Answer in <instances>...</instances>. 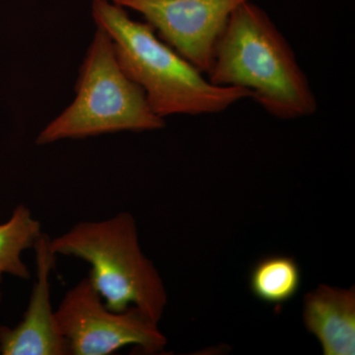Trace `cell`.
Masks as SVG:
<instances>
[{"label":"cell","mask_w":355,"mask_h":355,"mask_svg":"<svg viewBox=\"0 0 355 355\" xmlns=\"http://www.w3.org/2000/svg\"><path fill=\"white\" fill-rule=\"evenodd\" d=\"M207 76L214 85L251 91L252 99L282 120L305 118L318 110L293 49L266 11L252 1L231 14Z\"/></svg>","instance_id":"cell-1"},{"label":"cell","mask_w":355,"mask_h":355,"mask_svg":"<svg viewBox=\"0 0 355 355\" xmlns=\"http://www.w3.org/2000/svg\"><path fill=\"white\" fill-rule=\"evenodd\" d=\"M92 17L108 33L119 64L142 89L160 118L174 114H218L253 93L214 85L205 74L163 42L148 23L135 21L112 0H93Z\"/></svg>","instance_id":"cell-2"},{"label":"cell","mask_w":355,"mask_h":355,"mask_svg":"<svg viewBox=\"0 0 355 355\" xmlns=\"http://www.w3.org/2000/svg\"><path fill=\"white\" fill-rule=\"evenodd\" d=\"M53 253L91 266L90 277L108 309L137 307L159 324L168 303L164 282L142 253L135 217L123 211L98 221H81L51 239Z\"/></svg>","instance_id":"cell-3"},{"label":"cell","mask_w":355,"mask_h":355,"mask_svg":"<svg viewBox=\"0 0 355 355\" xmlns=\"http://www.w3.org/2000/svg\"><path fill=\"white\" fill-rule=\"evenodd\" d=\"M76 99L37 137L39 146L119 132H147L165 127L144 91L119 64L108 33L96 26L76 85Z\"/></svg>","instance_id":"cell-4"},{"label":"cell","mask_w":355,"mask_h":355,"mask_svg":"<svg viewBox=\"0 0 355 355\" xmlns=\"http://www.w3.org/2000/svg\"><path fill=\"white\" fill-rule=\"evenodd\" d=\"M55 320L71 355H109L128 345L153 354L167 345L158 324L137 307L108 309L89 277L67 292Z\"/></svg>","instance_id":"cell-5"},{"label":"cell","mask_w":355,"mask_h":355,"mask_svg":"<svg viewBox=\"0 0 355 355\" xmlns=\"http://www.w3.org/2000/svg\"><path fill=\"white\" fill-rule=\"evenodd\" d=\"M144 16L159 38L203 74L231 14L252 0H112Z\"/></svg>","instance_id":"cell-6"},{"label":"cell","mask_w":355,"mask_h":355,"mask_svg":"<svg viewBox=\"0 0 355 355\" xmlns=\"http://www.w3.org/2000/svg\"><path fill=\"white\" fill-rule=\"evenodd\" d=\"M36 282L22 321L15 327L0 326L2 355H69L67 340L58 331L51 301V275L57 254L51 238L42 233L34 247Z\"/></svg>","instance_id":"cell-7"},{"label":"cell","mask_w":355,"mask_h":355,"mask_svg":"<svg viewBox=\"0 0 355 355\" xmlns=\"http://www.w3.org/2000/svg\"><path fill=\"white\" fill-rule=\"evenodd\" d=\"M303 323L324 355L355 354V288L321 284L306 294Z\"/></svg>","instance_id":"cell-8"},{"label":"cell","mask_w":355,"mask_h":355,"mask_svg":"<svg viewBox=\"0 0 355 355\" xmlns=\"http://www.w3.org/2000/svg\"><path fill=\"white\" fill-rule=\"evenodd\" d=\"M300 266L292 257L275 254L261 259L250 275V289L254 297L266 304L282 307L300 289Z\"/></svg>","instance_id":"cell-9"},{"label":"cell","mask_w":355,"mask_h":355,"mask_svg":"<svg viewBox=\"0 0 355 355\" xmlns=\"http://www.w3.org/2000/svg\"><path fill=\"white\" fill-rule=\"evenodd\" d=\"M42 233L41 223L30 209L18 205L9 220L0 224V275L31 279V272L21 257L26 250L34 249Z\"/></svg>","instance_id":"cell-10"},{"label":"cell","mask_w":355,"mask_h":355,"mask_svg":"<svg viewBox=\"0 0 355 355\" xmlns=\"http://www.w3.org/2000/svg\"><path fill=\"white\" fill-rule=\"evenodd\" d=\"M1 280H2V275H0V303H1V299H2Z\"/></svg>","instance_id":"cell-11"}]
</instances>
